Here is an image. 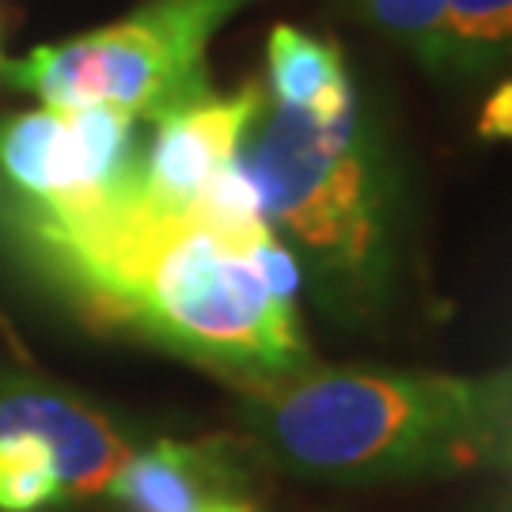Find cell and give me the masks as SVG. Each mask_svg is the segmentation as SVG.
I'll return each instance as SVG.
<instances>
[{
	"mask_svg": "<svg viewBox=\"0 0 512 512\" xmlns=\"http://www.w3.org/2000/svg\"><path fill=\"white\" fill-rule=\"evenodd\" d=\"M258 459L342 486L429 482L501 467L512 440V365L497 372L319 368L239 387Z\"/></svg>",
	"mask_w": 512,
	"mask_h": 512,
	"instance_id": "7a4b0ae2",
	"label": "cell"
},
{
	"mask_svg": "<svg viewBox=\"0 0 512 512\" xmlns=\"http://www.w3.org/2000/svg\"><path fill=\"white\" fill-rule=\"evenodd\" d=\"M137 122L118 107H42L0 126V167L23 205L88 213L141 186Z\"/></svg>",
	"mask_w": 512,
	"mask_h": 512,
	"instance_id": "5b68a950",
	"label": "cell"
},
{
	"mask_svg": "<svg viewBox=\"0 0 512 512\" xmlns=\"http://www.w3.org/2000/svg\"><path fill=\"white\" fill-rule=\"evenodd\" d=\"M0 433L42 440L57 459L65 497L107 494L110 478L133 456V440L103 410L16 376H0Z\"/></svg>",
	"mask_w": 512,
	"mask_h": 512,
	"instance_id": "ba28073f",
	"label": "cell"
},
{
	"mask_svg": "<svg viewBox=\"0 0 512 512\" xmlns=\"http://www.w3.org/2000/svg\"><path fill=\"white\" fill-rule=\"evenodd\" d=\"M452 42V88L512 80V0H444Z\"/></svg>",
	"mask_w": 512,
	"mask_h": 512,
	"instance_id": "8fae6325",
	"label": "cell"
},
{
	"mask_svg": "<svg viewBox=\"0 0 512 512\" xmlns=\"http://www.w3.org/2000/svg\"><path fill=\"white\" fill-rule=\"evenodd\" d=\"M247 440H152L133 448L107 497L126 512H255Z\"/></svg>",
	"mask_w": 512,
	"mask_h": 512,
	"instance_id": "52a82bcc",
	"label": "cell"
},
{
	"mask_svg": "<svg viewBox=\"0 0 512 512\" xmlns=\"http://www.w3.org/2000/svg\"><path fill=\"white\" fill-rule=\"evenodd\" d=\"M266 99L277 107L334 114L353 103V76L338 42L277 23L266 42Z\"/></svg>",
	"mask_w": 512,
	"mask_h": 512,
	"instance_id": "9c48e42d",
	"label": "cell"
},
{
	"mask_svg": "<svg viewBox=\"0 0 512 512\" xmlns=\"http://www.w3.org/2000/svg\"><path fill=\"white\" fill-rule=\"evenodd\" d=\"M255 0H137L118 23L0 65L46 107H118L156 122L213 95L209 42Z\"/></svg>",
	"mask_w": 512,
	"mask_h": 512,
	"instance_id": "277c9868",
	"label": "cell"
},
{
	"mask_svg": "<svg viewBox=\"0 0 512 512\" xmlns=\"http://www.w3.org/2000/svg\"><path fill=\"white\" fill-rule=\"evenodd\" d=\"M65 501L54 452L35 437L0 433V512H42Z\"/></svg>",
	"mask_w": 512,
	"mask_h": 512,
	"instance_id": "7c38bea8",
	"label": "cell"
},
{
	"mask_svg": "<svg viewBox=\"0 0 512 512\" xmlns=\"http://www.w3.org/2000/svg\"><path fill=\"white\" fill-rule=\"evenodd\" d=\"M501 467H509L512 471V440H509V452H505V463H501Z\"/></svg>",
	"mask_w": 512,
	"mask_h": 512,
	"instance_id": "5bb4252c",
	"label": "cell"
},
{
	"mask_svg": "<svg viewBox=\"0 0 512 512\" xmlns=\"http://www.w3.org/2000/svg\"><path fill=\"white\" fill-rule=\"evenodd\" d=\"M346 16L406 54L421 73L452 88V42L444 0H334Z\"/></svg>",
	"mask_w": 512,
	"mask_h": 512,
	"instance_id": "30bf717a",
	"label": "cell"
},
{
	"mask_svg": "<svg viewBox=\"0 0 512 512\" xmlns=\"http://www.w3.org/2000/svg\"><path fill=\"white\" fill-rule=\"evenodd\" d=\"M478 137L512 141V80H497L486 88V103L478 110Z\"/></svg>",
	"mask_w": 512,
	"mask_h": 512,
	"instance_id": "4fadbf2b",
	"label": "cell"
},
{
	"mask_svg": "<svg viewBox=\"0 0 512 512\" xmlns=\"http://www.w3.org/2000/svg\"><path fill=\"white\" fill-rule=\"evenodd\" d=\"M19 232L38 266L95 319L217 372L236 387L311 365L293 300L262 281L247 239L190 213H156L141 186L88 213L23 205Z\"/></svg>",
	"mask_w": 512,
	"mask_h": 512,
	"instance_id": "6da1fadb",
	"label": "cell"
},
{
	"mask_svg": "<svg viewBox=\"0 0 512 512\" xmlns=\"http://www.w3.org/2000/svg\"><path fill=\"white\" fill-rule=\"evenodd\" d=\"M262 220L304 262L330 311L380 323L410 285V186L395 141L361 95L334 114L262 99L243 133Z\"/></svg>",
	"mask_w": 512,
	"mask_h": 512,
	"instance_id": "3957f363",
	"label": "cell"
},
{
	"mask_svg": "<svg viewBox=\"0 0 512 512\" xmlns=\"http://www.w3.org/2000/svg\"><path fill=\"white\" fill-rule=\"evenodd\" d=\"M262 99L266 88L251 80L232 95L213 92L156 118V133L141 152V198L148 209L171 217L190 213L205 186L239 156Z\"/></svg>",
	"mask_w": 512,
	"mask_h": 512,
	"instance_id": "8992f818",
	"label": "cell"
}]
</instances>
